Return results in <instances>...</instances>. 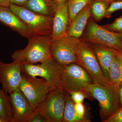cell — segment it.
Masks as SVG:
<instances>
[{
	"label": "cell",
	"mask_w": 122,
	"mask_h": 122,
	"mask_svg": "<svg viewBox=\"0 0 122 122\" xmlns=\"http://www.w3.org/2000/svg\"><path fill=\"white\" fill-rule=\"evenodd\" d=\"M102 26L109 31L122 33V15L113 23Z\"/></svg>",
	"instance_id": "cell-23"
},
{
	"label": "cell",
	"mask_w": 122,
	"mask_h": 122,
	"mask_svg": "<svg viewBox=\"0 0 122 122\" xmlns=\"http://www.w3.org/2000/svg\"><path fill=\"white\" fill-rule=\"evenodd\" d=\"M103 122H122V108L120 107L115 114Z\"/></svg>",
	"instance_id": "cell-27"
},
{
	"label": "cell",
	"mask_w": 122,
	"mask_h": 122,
	"mask_svg": "<svg viewBox=\"0 0 122 122\" xmlns=\"http://www.w3.org/2000/svg\"><path fill=\"white\" fill-rule=\"evenodd\" d=\"M86 92L98 101L102 122L114 115L121 107L118 86L114 83L106 86L93 83L88 86Z\"/></svg>",
	"instance_id": "cell-2"
},
{
	"label": "cell",
	"mask_w": 122,
	"mask_h": 122,
	"mask_svg": "<svg viewBox=\"0 0 122 122\" xmlns=\"http://www.w3.org/2000/svg\"><path fill=\"white\" fill-rule=\"evenodd\" d=\"M0 122H6L5 119L1 116H0Z\"/></svg>",
	"instance_id": "cell-33"
},
{
	"label": "cell",
	"mask_w": 122,
	"mask_h": 122,
	"mask_svg": "<svg viewBox=\"0 0 122 122\" xmlns=\"http://www.w3.org/2000/svg\"><path fill=\"white\" fill-rule=\"evenodd\" d=\"M81 39L90 44H97L122 52V33L107 30L90 19Z\"/></svg>",
	"instance_id": "cell-4"
},
{
	"label": "cell",
	"mask_w": 122,
	"mask_h": 122,
	"mask_svg": "<svg viewBox=\"0 0 122 122\" xmlns=\"http://www.w3.org/2000/svg\"><path fill=\"white\" fill-rule=\"evenodd\" d=\"M40 63H21L22 74L41 77L55 87H60L61 66L52 58Z\"/></svg>",
	"instance_id": "cell-10"
},
{
	"label": "cell",
	"mask_w": 122,
	"mask_h": 122,
	"mask_svg": "<svg viewBox=\"0 0 122 122\" xmlns=\"http://www.w3.org/2000/svg\"><path fill=\"white\" fill-rule=\"evenodd\" d=\"M29 0H11V3L19 6H24Z\"/></svg>",
	"instance_id": "cell-29"
},
{
	"label": "cell",
	"mask_w": 122,
	"mask_h": 122,
	"mask_svg": "<svg viewBox=\"0 0 122 122\" xmlns=\"http://www.w3.org/2000/svg\"><path fill=\"white\" fill-rule=\"evenodd\" d=\"M75 111L78 117L85 120V122H91V120L86 116V109L83 103H75Z\"/></svg>",
	"instance_id": "cell-26"
},
{
	"label": "cell",
	"mask_w": 122,
	"mask_h": 122,
	"mask_svg": "<svg viewBox=\"0 0 122 122\" xmlns=\"http://www.w3.org/2000/svg\"><path fill=\"white\" fill-rule=\"evenodd\" d=\"M22 79L21 63L13 61L5 63L0 60V83L9 94L20 87Z\"/></svg>",
	"instance_id": "cell-11"
},
{
	"label": "cell",
	"mask_w": 122,
	"mask_h": 122,
	"mask_svg": "<svg viewBox=\"0 0 122 122\" xmlns=\"http://www.w3.org/2000/svg\"><path fill=\"white\" fill-rule=\"evenodd\" d=\"M11 4V0H0V6L9 7Z\"/></svg>",
	"instance_id": "cell-31"
},
{
	"label": "cell",
	"mask_w": 122,
	"mask_h": 122,
	"mask_svg": "<svg viewBox=\"0 0 122 122\" xmlns=\"http://www.w3.org/2000/svg\"><path fill=\"white\" fill-rule=\"evenodd\" d=\"M90 44L97 59L107 81L109 84L113 83L111 78L110 68L115 55V50L105 46L97 44Z\"/></svg>",
	"instance_id": "cell-15"
},
{
	"label": "cell",
	"mask_w": 122,
	"mask_h": 122,
	"mask_svg": "<svg viewBox=\"0 0 122 122\" xmlns=\"http://www.w3.org/2000/svg\"><path fill=\"white\" fill-rule=\"evenodd\" d=\"M68 0H55L57 3H61V2H65V1H66Z\"/></svg>",
	"instance_id": "cell-34"
},
{
	"label": "cell",
	"mask_w": 122,
	"mask_h": 122,
	"mask_svg": "<svg viewBox=\"0 0 122 122\" xmlns=\"http://www.w3.org/2000/svg\"><path fill=\"white\" fill-rule=\"evenodd\" d=\"M119 88V100L120 107L122 108V81L118 85Z\"/></svg>",
	"instance_id": "cell-30"
},
{
	"label": "cell",
	"mask_w": 122,
	"mask_h": 122,
	"mask_svg": "<svg viewBox=\"0 0 122 122\" xmlns=\"http://www.w3.org/2000/svg\"><path fill=\"white\" fill-rule=\"evenodd\" d=\"M104 0L106 1L111 3V2L115 1L120 0Z\"/></svg>",
	"instance_id": "cell-35"
},
{
	"label": "cell",
	"mask_w": 122,
	"mask_h": 122,
	"mask_svg": "<svg viewBox=\"0 0 122 122\" xmlns=\"http://www.w3.org/2000/svg\"><path fill=\"white\" fill-rule=\"evenodd\" d=\"M115 51L116 53L120 58V59H121L122 62V52H120V51H119L115 50Z\"/></svg>",
	"instance_id": "cell-32"
},
{
	"label": "cell",
	"mask_w": 122,
	"mask_h": 122,
	"mask_svg": "<svg viewBox=\"0 0 122 122\" xmlns=\"http://www.w3.org/2000/svg\"><path fill=\"white\" fill-rule=\"evenodd\" d=\"M28 122H48L46 118L41 114L36 112L30 118Z\"/></svg>",
	"instance_id": "cell-28"
},
{
	"label": "cell",
	"mask_w": 122,
	"mask_h": 122,
	"mask_svg": "<svg viewBox=\"0 0 122 122\" xmlns=\"http://www.w3.org/2000/svg\"><path fill=\"white\" fill-rule=\"evenodd\" d=\"M67 92L75 103H83L85 99L90 98L91 96L86 92L82 91H69Z\"/></svg>",
	"instance_id": "cell-24"
},
{
	"label": "cell",
	"mask_w": 122,
	"mask_h": 122,
	"mask_svg": "<svg viewBox=\"0 0 122 122\" xmlns=\"http://www.w3.org/2000/svg\"><path fill=\"white\" fill-rule=\"evenodd\" d=\"M91 16L94 21H100L105 17L110 3L104 0H91Z\"/></svg>",
	"instance_id": "cell-20"
},
{
	"label": "cell",
	"mask_w": 122,
	"mask_h": 122,
	"mask_svg": "<svg viewBox=\"0 0 122 122\" xmlns=\"http://www.w3.org/2000/svg\"><path fill=\"white\" fill-rule=\"evenodd\" d=\"M61 66L60 87L66 91L87 93L88 86L94 83L89 74L78 64L73 63Z\"/></svg>",
	"instance_id": "cell-3"
},
{
	"label": "cell",
	"mask_w": 122,
	"mask_h": 122,
	"mask_svg": "<svg viewBox=\"0 0 122 122\" xmlns=\"http://www.w3.org/2000/svg\"><path fill=\"white\" fill-rule=\"evenodd\" d=\"M81 40L68 35L52 40L50 53L52 59L61 66L77 64V51Z\"/></svg>",
	"instance_id": "cell-8"
},
{
	"label": "cell",
	"mask_w": 122,
	"mask_h": 122,
	"mask_svg": "<svg viewBox=\"0 0 122 122\" xmlns=\"http://www.w3.org/2000/svg\"><path fill=\"white\" fill-rule=\"evenodd\" d=\"M122 10V0L115 1L110 4L109 8L105 15V17L109 18L115 11Z\"/></svg>",
	"instance_id": "cell-25"
},
{
	"label": "cell",
	"mask_w": 122,
	"mask_h": 122,
	"mask_svg": "<svg viewBox=\"0 0 122 122\" xmlns=\"http://www.w3.org/2000/svg\"><path fill=\"white\" fill-rule=\"evenodd\" d=\"M110 73L113 83L119 85L122 81V62L116 52L110 66Z\"/></svg>",
	"instance_id": "cell-21"
},
{
	"label": "cell",
	"mask_w": 122,
	"mask_h": 122,
	"mask_svg": "<svg viewBox=\"0 0 122 122\" xmlns=\"http://www.w3.org/2000/svg\"><path fill=\"white\" fill-rule=\"evenodd\" d=\"M9 8L27 25L33 34L51 36L53 17L41 15L11 3Z\"/></svg>",
	"instance_id": "cell-5"
},
{
	"label": "cell",
	"mask_w": 122,
	"mask_h": 122,
	"mask_svg": "<svg viewBox=\"0 0 122 122\" xmlns=\"http://www.w3.org/2000/svg\"><path fill=\"white\" fill-rule=\"evenodd\" d=\"M66 90L57 87L35 110L45 116L48 122H62L65 105Z\"/></svg>",
	"instance_id": "cell-9"
},
{
	"label": "cell",
	"mask_w": 122,
	"mask_h": 122,
	"mask_svg": "<svg viewBox=\"0 0 122 122\" xmlns=\"http://www.w3.org/2000/svg\"><path fill=\"white\" fill-rule=\"evenodd\" d=\"M91 1V0H68L70 24L75 17L88 4H89Z\"/></svg>",
	"instance_id": "cell-22"
},
{
	"label": "cell",
	"mask_w": 122,
	"mask_h": 122,
	"mask_svg": "<svg viewBox=\"0 0 122 122\" xmlns=\"http://www.w3.org/2000/svg\"><path fill=\"white\" fill-rule=\"evenodd\" d=\"M55 87L44 79L22 74L20 89L36 109L45 101Z\"/></svg>",
	"instance_id": "cell-7"
},
{
	"label": "cell",
	"mask_w": 122,
	"mask_h": 122,
	"mask_svg": "<svg viewBox=\"0 0 122 122\" xmlns=\"http://www.w3.org/2000/svg\"><path fill=\"white\" fill-rule=\"evenodd\" d=\"M70 25L68 0L57 3L53 19L52 40L59 39L67 35Z\"/></svg>",
	"instance_id": "cell-13"
},
{
	"label": "cell",
	"mask_w": 122,
	"mask_h": 122,
	"mask_svg": "<svg viewBox=\"0 0 122 122\" xmlns=\"http://www.w3.org/2000/svg\"><path fill=\"white\" fill-rule=\"evenodd\" d=\"M75 103L67 92H65V105L62 122H85L78 117L75 107Z\"/></svg>",
	"instance_id": "cell-18"
},
{
	"label": "cell",
	"mask_w": 122,
	"mask_h": 122,
	"mask_svg": "<svg viewBox=\"0 0 122 122\" xmlns=\"http://www.w3.org/2000/svg\"><path fill=\"white\" fill-rule=\"evenodd\" d=\"M28 45L24 49L15 51L11 57L13 61L21 63L36 64L52 58L50 48L51 36L34 34L28 40Z\"/></svg>",
	"instance_id": "cell-1"
},
{
	"label": "cell",
	"mask_w": 122,
	"mask_h": 122,
	"mask_svg": "<svg viewBox=\"0 0 122 122\" xmlns=\"http://www.w3.org/2000/svg\"><path fill=\"white\" fill-rule=\"evenodd\" d=\"M77 64L89 74L94 84L102 86L109 84L89 43L81 39L77 49Z\"/></svg>",
	"instance_id": "cell-6"
},
{
	"label": "cell",
	"mask_w": 122,
	"mask_h": 122,
	"mask_svg": "<svg viewBox=\"0 0 122 122\" xmlns=\"http://www.w3.org/2000/svg\"><path fill=\"white\" fill-rule=\"evenodd\" d=\"M57 5L55 0H29L23 7L36 13L53 17Z\"/></svg>",
	"instance_id": "cell-17"
},
{
	"label": "cell",
	"mask_w": 122,
	"mask_h": 122,
	"mask_svg": "<svg viewBox=\"0 0 122 122\" xmlns=\"http://www.w3.org/2000/svg\"><path fill=\"white\" fill-rule=\"evenodd\" d=\"M91 7L88 4L75 17L70 24L67 35L80 38L84 33L87 22L91 17Z\"/></svg>",
	"instance_id": "cell-16"
},
{
	"label": "cell",
	"mask_w": 122,
	"mask_h": 122,
	"mask_svg": "<svg viewBox=\"0 0 122 122\" xmlns=\"http://www.w3.org/2000/svg\"><path fill=\"white\" fill-rule=\"evenodd\" d=\"M8 93L0 88V116L6 122H13L12 110Z\"/></svg>",
	"instance_id": "cell-19"
},
{
	"label": "cell",
	"mask_w": 122,
	"mask_h": 122,
	"mask_svg": "<svg viewBox=\"0 0 122 122\" xmlns=\"http://www.w3.org/2000/svg\"><path fill=\"white\" fill-rule=\"evenodd\" d=\"M13 122H28L36 111L20 88L9 94Z\"/></svg>",
	"instance_id": "cell-12"
},
{
	"label": "cell",
	"mask_w": 122,
	"mask_h": 122,
	"mask_svg": "<svg viewBox=\"0 0 122 122\" xmlns=\"http://www.w3.org/2000/svg\"><path fill=\"white\" fill-rule=\"evenodd\" d=\"M0 22L28 40L34 34L27 25L9 7L0 6Z\"/></svg>",
	"instance_id": "cell-14"
}]
</instances>
